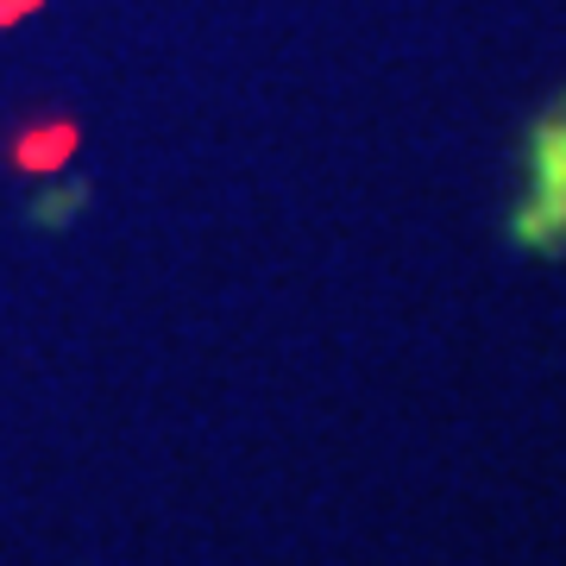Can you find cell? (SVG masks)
Wrapping results in <instances>:
<instances>
[{
	"mask_svg": "<svg viewBox=\"0 0 566 566\" xmlns=\"http://www.w3.org/2000/svg\"><path fill=\"white\" fill-rule=\"evenodd\" d=\"M32 7H44V0H0V25H13V20H25Z\"/></svg>",
	"mask_w": 566,
	"mask_h": 566,
	"instance_id": "cell-3",
	"label": "cell"
},
{
	"mask_svg": "<svg viewBox=\"0 0 566 566\" xmlns=\"http://www.w3.org/2000/svg\"><path fill=\"white\" fill-rule=\"evenodd\" d=\"M13 164L20 170H57V164H70V151H76V126L70 120H39L25 126V133H13Z\"/></svg>",
	"mask_w": 566,
	"mask_h": 566,
	"instance_id": "cell-2",
	"label": "cell"
},
{
	"mask_svg": "<svg viewBox=\"0 0 566 566\" xmlns=\"http://www.w3.org/2000/svg\"><path fill=\"white\" fill-rule=\"evenodd\" d=\"M510 245L528 259H566V88L523 133V196L510 208Z\"/></svg>",
	"mask_w": 566,
	"mask_h": 566,
	"instance_id": "cell-1",
	"label": "cell"
}]
</instances>
